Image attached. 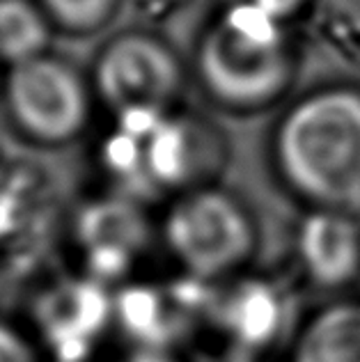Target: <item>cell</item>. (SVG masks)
Masks as SVG:
<instances>
[{
  "instance_id": "1",
  "label": "cell",
  "mask_w": 360,
  "mask_h": 362,
  "mask_svg": "<svg viewBox=\"0 0 360 362\" xmlns=\"http://www.w3.org/2000/svg\"><path fill=\"white\" fill-rule=\"evenodd\" d=\"M285 186L310 206L360 211V88L324 85L282 112L271 140Z\"/></svg>"
},
{
  "instance_id": "2",
  "label": "cell",
  "mask_w": 360,
  "mask_h": 362,
  "mask_svg": "<svg viewBox=\"0 0 360 362\" xmlns=\"http://www.w3.org/2000/svg\"><path fill=\"white\" fill-rule=\"evenodd\" d=\"M296 62V44L285 18L255 0H241L204 30L195 46L193 69L216 103L260 110L291 88Z\"/></svg>"
},
{
  "instance_id": "3",
  "label": "cell",
  "mask_w": 360,
  "mask_h": 362,
  "mask_svg": "<svg viewBox=\"0 0 360 362\" xmlns=\"http://www.w3.org/2000/svg\"><path fill=\"white\" fill-rule=\"evenodd\" d=\"M120 133L110 145L112 170L140 193L186 190L211 184L223 163L221 136L193 117L173 112L117 117Z\"/></svg>"
},
{
  "instance_id": "4",
  "label": "cell",
  "mask_w": 360,
  "mask_h": 362,
  "mask_svg": "<svg viewBox=\"0 0 360 362\" xmlns=\"http://www.w3.org/2000/svg\"><path fill=\"white\" fill-rule=\"evenodd\" d=\"M161 236L188 278L202 282L230 278L257 250L250 209L214 184L179 193L163 218Z\"/></svg>"
},
{
  "instance_id": "5",
  "label": "cell",
  "mask_w": 360,
  "mask_h": 362,
  "mask_svg": "<svg viewBox=\"0 0 360 362\" xmlns=\"http://www.w3.org/2000/svg\"><path fill=\"white\" fill-rule=\"evenodd\" d=\"M184 88V66L173 46L147 33L115 37L99 53L94 92L117 117L170 112Z\"/></svg>"
},
{
  "instance_id": "6",
  "label": "cell",
  "mask_w": 360,
  "mask_h": 362,
  "mask_svg": "<svg viewBox=\"0 0 360 362\" xmlns=\"http://www.w3.org/2000/svg\"><path fill=\"white\" fill-rule=\"evenodd\" d=\"M5 106L28 138L44 145H60L88 127L92 94L69 62L46 53L9 66Z\"/></svg>"
},
{
  "instance_id": "7",
  "label": "cell",
  "mask_w": 360,
  "mask_h": 362,
  "mask_svg": "<svg viewBox=\"0 0 360 362\" xmlns=\"http://www.w3.org/2000/svg\"><path fill=\"white\" fill-rule=\"evenodd\" d=\"M294 250L303 275L315 287H347L360 278V216L312 206L296 225Z\"/></svg>"
},
{
  "instance_id": "8",
  "label": "cell",
  "mask_w": 360,
  "mask_h": 362,
  "mask_svg": "<svg viewBox=\"0 0 360 362\" xmlns=\"http://www.w3.org/2000/svg\"><path fill=\"white\" fill-rule=\"evenodd\" d=\"M209 308L223 335L239 349V354L250 356L278 339L289 305L276 282L245 278L227 287Z\"/></svg>"
},
{
  "instance_id": "9",
  "label": "cell",
  "mask_w": 360,
  "mask_h": 362,
  "mask_svg": "<svg viewBox=\"0 0 360 362\" xmlns=\"http://www.w3.org/2000/svg\"><path fill=\"white\" fill-rule=\"evenodd\" d=\"M289 362H360V300L317 310L298 328Z\"/></svg>"
},
{
  "instance_id": "10",
  "label": "cell",
  "mask_w": 360,
  "mask_h": 362,
  "mask_svg": "<svg viewBox=\"0 0 360 362\" xmlns=\"http://www.w3.org/2000/svg\"><path fill=\"white\" fill-rule=\"evenodd\" d=\"M51 18L30 0H0V62L16 66L46 55Z\"/></svg>"
},
{
  "instance_id": "11",
  "label": "cell",
  "mask_w": 360,
  "mask_h": 362,
  "mask_svg": "<svg viewBox=\"0 0 360 362\" xmlns=\"http://www.w3.org/2000/svg\"><path fill=\"white\" fill-rule=\"evenodd\" d=\"M90 250L99 257H112L117 266L134 259L145 245L147 223L140 211L122 202L94 206L88 221Z\"/></svg>"
},
{
  "instance_id": "12",
  "label": "cell",
  "mask_w": 360,
  "mask_h": 362,
  "mask_svg": "<svg viewBox=\"0 0 360 362\" xmlns=\"http://www.w3.org/2000/svg\"><path fill=\"white\" fill-rule=\"evenodd\" d=\"M51 23L71 33H92L110 18L115 0H40Z\"/></svg>"
},
{
  "instance_id": "13",
  "label": "cell",
  "mask_w": 360,
  "mask_h": 362,
  "mask_svg": "<svg viewBox=\"0 0 360 362\" xmlns=\"http://www.w3.org/2000/svg\"><path fill=\"white\" fill-rule=\"evenodd\" d=\"M0 362H37L30 341L3 321H0Z\"/></svg>"
},
{
  "instance_id": "14",
  "label": "cell",
  "mask_w": 360,
  "mask_h": 362,
  "mask_svg": "<svg viewBox=\"0 0 360 362\" xmlns=\"http://www.w3.org/2000/svg\"><path fill=\"white\" fill-rule=\"evenodd\" d=\"M255 3H260L262 7L271 9L273 14H278V16H282L287 21L291 14L298 12L306 0H255Z\"/></svg>"
},
{
  "instance_id": "15",
  "label": "cell",
  "mask_w": 360,
  "mask_h": 362,
  "mask_svg": "<svg viewBox=\"0 0 360 362\" xmlns=\"http://www.w3.org/2000/svg\"><path fill=\"white\" fill-rule=\"evenodd\" d=\"M218 362H257L252 356H245V354H236V356H227L223 360H218Z\"/></svg>"
},
{
  "instance_id": "16",
  "label": "cell",
  "mask_w": 360,
  "mask_h": 362,
  "mask_svg": "<svg viewBox=\"0 0 360 362\" xmlns=\"http://www.w3.org/2000/svg\"><path fill=\"white\" fill-rule=\"evenodd\" d=\"M358 216H360V211H358Z\"/></svg>"
}]
</instances>
